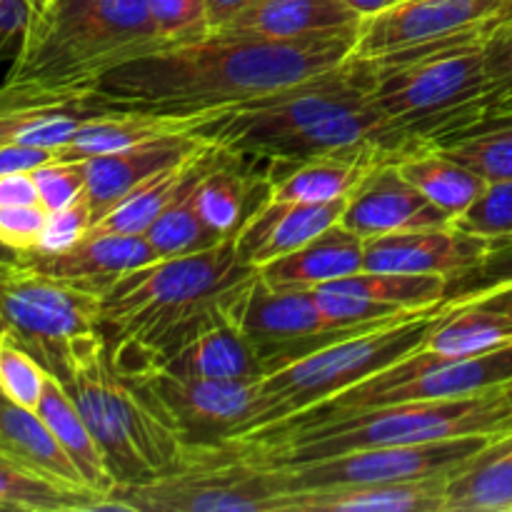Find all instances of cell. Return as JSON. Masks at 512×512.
<instances>
[{"label":"cell","mask_w":512,"mask_h":512,"mask_svg":"<svg viewBox=\"0 0 512 512\" xmlns=\"http://www.w3.org/2000/svg\"><path fill=\"white\" fill-rule=\"evenodd\" d=\"M345 5H348L350 10H353L355 15H360V18H373V15L383 13V10L393 8V5H398L400 0H343Z\"/></svg>","instance_id":"cell-51"},{"label":"cell","mask_w":512,"mask_h":512,"mask_svg":"<svg viewBox=\"0 0 512 512\" xmlns=\"http://www.w3.org/2000/svg\"><path fill=\"white\" fill-rule=\"evenodd\" d=\"M95 88H40L0 83V143L58 153L88 120L113 113Z\"/></svg>","instance_id":"cell-16"},{"label":"cell","mask_w":512,"mask_h":512,"mask_svg":"<svg viewBox=\"0 0 512 512\" xmlns=\"http://www.w3.org/2000/svg\"><path fill=\"white\" fill-rule=\"evenodd\" d=\"M512 10V0H400L365 18L358 30V58H385L400 50L450 43L488 30Z\"/></svg>","instance_id":"cell-14"},{"label":"cell","mask_w":512,"mask_h":512,"mask_svg":"<svg viewBox=\"0 0 512 512\" xmlns=\"http://www.w3.org/2000/svg\"><path fill=\"white\" fill-rule=\"evenodd\" d=\"M200 175L163 210V215L145 230V238L153 245L158 258H180V255L200 253V250H208L213 248V245L228 240L220 238L215 230H210V225L205 223L203 215H200L198 200H195V185H198Z\"/></svg>","instance_id":"cell-39"},{"label":"cell","mask_w":512,"mask_h":512,"mask_svg":"<svg viewBox=\"0 0 512 512\" xmlns=\"http://www.w3.org/2000/svg\"><path fill=\"white\" fill-rule=\"evenodd\" d=\"M488 30L373 60V103L403 155L480 123L490 95L483 55Z\"/></svg>","instance_id":"cell-6"},{"label":"cell","mask_w":512,"mask_h":512,"mask_svg":"<svg viewBox=\"0 0 512 512\" xmlns=\"http://www.w3.org/2000/svg\"><path fill=\"white\" fill-rule=\"evenodd\" d=\"M505 345H512V315L468 300L445 308L420 350L448 358H470L493 353Z\"/></svg>","instance_id":"cell-34"},{"label":"cell","mask_w":512,"mask_h":512,"mask_svg":"<svg viewBox=\"0 0 512 512\" xmlns=\"http://www.w3.org/2000/svg\"><path fill=\"white\" fill-rule=\"evenodd\" d=\"M138 380L188 443H220L248 428L258 408L260 380L183 378L150 368Z\"/></svg>","instance_id":"cell-15"},{"label":"cell","mask_w":512,"mask_h":512,"mask_svg":"<svg viewBox=\"0 0 512 512\" xmlns=\"http://www.w3.org/2000/svg\"><path fill=\"white\" fill-rule=\"evenodd\" d=\"M48 223V210L33 205H0V245L13 253H30L38 248Z\"/></svg>","instance_id":"cell-45"},{"label":"cell","mask_w":512,"mask_h":512,"mask_svg":"<svg viewBox=\"0 0 512 512\" xmlns=\"http://www.w3.org/2000/svg\"><path fill=\"white\" fill-rule=\"evenodd\" d=\"M200 118L143 113V110H113V113L88 120L58 150V158L88 160L95 158V155H108L125 148H135V145L148 143V140L168 138V135H188L193 133Z\"/></svg>","instance_id":"cell-31"},{"label":"cell","mask_w":512,"mask_h":512,"mask_svg":"<svg viewBox=\"0 0 512 512\" xmlns=\"http://www.w3.org/2000/svg\"><path fill=\"white\" fill-rule=\"evenodd\" d=\"M340 225L363 240L408 230L453 225L445 210L425 198L395 163H380L348 198Z\"/></svg>","instance_id":"cell-18"},{"label":"cell","mask_w":512,"mask_h":512,"mask_svg":"<svg viewBox=\"0 0 512 512\" xmlns=\"http://www.w3.org/2000/svg\"><path fill=\"white\" fill-rule=\"evenodd\" d=\"M478 303L512 315V235L488 238V250L475 268L448 280L445 303Z\"/></svg>","instance_id":"cell-38"},{"label":"cell","mask_w":512,"mask_h":512,"mask_svg":"<svg viewBox=\"0 0 512 512\" xmlns=\"http://www.w3.org/2000/svg\"><path fill=\"white\" fill-rule=\"evenodd\" d=\"M255 158L218 150L195 185V200L210 230L233 238L253 210L268 198V175H258Z\"/></svg>","instance_id":"cell-25"},{"label":"cell","mask_w":512,"mask_h":512,"mask_svg":"<svg viewBox=\"0 0 512 512\" xmlns=\"http://www.w3.org/2000/svg\"><path fill=\"white\" fill-rule=\"evenodd\" d=\"M225 320L240 330L250 348L263 363L265 375L285 368L325 345L340 338L360 333L373 325H343L330 323L320 310L310 288H273L255 270L225 303ZM398 320V318H395ZM390 323V320H388Z\"/></svg>","instance_id":"cell-11"},{"label":"cell","mask_w":512,"mask_h":512,"mask_svg":"<svg viewBox=\"0 0 512 512\" xmlns=\"http://www.w3.org/2000/svg\"><path fill=\"white\" fill-rule=\"evenodd\" d=\"M93 223V208H90L88 198L80 195L75 203L65 205L55 213H48V223H45L43 235H40L38 248L30 250V253H63V250L78 245L90 233Z\"/></svg>","instance_id":"cell-44"},{"label":"cell","mask_w":512,"mask_h":512,"mask_svg":"<svg viewBox=\"0 0 512 512\" xmlns=\"http://www.w3.org/2000/svg\"><path fill=\"white\" fill-rule=\"evenodd\" d=\"M203 145V140L188 135H168V138L148 140L135 148L118 150V153L95 155L85 163V198L93 208L95 220L118 205L125 195L133 193L140 183L153 178L160 170L180 163L190 153Z\"/></svg>","instance_id":"cell-23"},{"label":"cell","mask_w":512,"mask_h":512,"mask_svg":"<svg viewBox=\"0 0 512 512\" xmlns=\"http://www.w3.org/2000/svg\"><path fill=\"white\" fill-rule=\"evenodd\" d=\"M512 380V345L470 358L415 350L313 410H360L413 400H453L505 388Z\"/></svg>","instance_id":"cell-12"},{"label":"cell","mask_w":512,"mask_h":512,"mask_svg":"<svg viewBox=\"0 0 512 512\" xmlns=\"http://www.w3.org/2000/svg\"><path fill=\"white\" fill-rule=\"evenodd\" d=\"M495 438H500V435H470V438L440 440V443L363 448L330 455V458L305 460V463L273 465V468L278 473L280 485L288 493H295V490L340 488V485L418 480L430 478V475L453 473L460 465L468 463L473 455L488 448Z\"/></svg>","instance_id":"cell-13"},{"label":"cell","mask_w":512,"mask_h":512,"mask_svg":"<svg viewBox=\"0 0 512 512\" xmlns=\"http://www.w3.org/2000/svg\"><path fill=\"white\" fill-rule=\"evenodd\" d=\"M363 23L343 0H258L220 30L260 35V38L295 40L333 33Z\"/></svg>","instance_id":"cell-28"},{"label":"cell","mask_w":512,"mask_h":512,"mask_svg":"<svg viewBox=\"0 0 512 512\" xmlns=\"http://www.w3.org/2000/svg\"><path fill=\"white\" fill-rule=\"evenodd\" d=\"M0 330H3V325H0Z\"/></svg>","instance_id":"cell-54"},{"label":"cell","mask_w":512,"mask_h":512,"mask_svg":"<svg viewBox=\"0 0 512 512\" xmlns=\"http://www.w3.org/2000/svg\"><path fill=\"white\" fill-rule=\"evenodd\" d=\"M253 3H258V0H205V5H208L210 28H225V25L233 23V20L238 18L243 10H248Z\"/></svg>","instance_id":"cell-49"},{"label":"cell","mask_w":512,"mask_h":512,"mask_svg":"<svg viewBox=\"0 0 512 512\" xmlns=\"http://www.w3.org/2000/svg\"><path fill=\"white\" fill-rule=\"evenodd\" d=\"M48 378V370L8 330H0V395L20 408L38 410Z\"/></svg>","instance_id":"cell-40"},{"label":"cell","mask_w":512,"mask_h":512,"mask_svg":"<svg viewBox=\"0 0 512 512\" xmlns=\"http://www.w3.org/2000/svg\"><path fill=\"white\" fill-rule=\"evenodd\" d=\"M348 200L338 203H285L265 200L233 235L240 258L253 268L293 253L315 235L340 223Z\"/></svg>","instance_id":"cell-22"},{"label":"cell","mask_w":512,"mask_h":512,"mask_svg":"<svg viewBox=\"0 0 512 512\" xmlns=\"http://www.w3.org/2000/svg\"><path fill=\"white\" fill-rule=\"evenodd\" d=\"M485 70L490 78V95L512 83V10L490 25L483 43ZM488 95V98H490ZM485 98V100H488Z\"/></svg>","instance_id":"cell-46"},{"label":"cell","mask_w":512,"mask_h":512,"mask_svg":"<svg viewBox=\"0 0 512 512\" xmlns=\"http://www.w3.org/2000/svg\"><path fill=\"white\" fill-rule=\"evenodd\" d=\"M218 148L203 140L195 153L183 158L180 163L160 170L153 178L140 183L130 195H125L118 205L100 215L93 223L90 233L98 235H145V230L163 215V210L198 178L208 165L213 163Z\"/></svg>","instance_id":"cell-27"},{"label":"cell","mask_w":512,"mask_h":512,"mask_svg":"<svg viewBox=\"0 0 512 512\" xmlns=\"http://www.w3.org/2000/svg\"><path fill=\"white\" fill-rule=\"evenodd\" d=\"M155 368H163L183 378H215V380H260L265 368L248 340L233 323L223 320L213 328L193 335L173 355Z\"/></svg>","instance_id":"cell-30"},{"label":"cell","mask_w":512,"mask_h":512,"mask_svg":"<svg viewBox=\"0 0 512 512\" xmlns=\"http://www.w3.org/2000/svg\"><path fill=\"white\" fill-rule=\"evenodd\" d=\"M65 388L103 448L118 485L160 478L185 455V435L148 390L118 368L108 340L93 358L75 368Z\"/></svg>","instance_id":"cell-7"},{"label":"cell","mask_w":512,"mask_h":512,"mask_svg":"<svg viewBox=\"0 0 512 512\" xmlns=\"http://www.w3.org/2000/svg\"><path fill=\"white\" fill-rule=\"evenodd\" d=\"M163 48L148 0H45L3 80L95 88L110 70Z\"/></svg>","instance_id":"cell-5"},{"label":"cell","mask_w":512,"mask_h":512,"mask_svg":"<svg viewBox=\"0 0 512 512\" xmlns=\"http://www.w3.org/2000/svg\"><path fill=\"white\" fill-rule=\"evenodd\" d=\"M488 250V238L458 225L408 230L365 240V270L418 273L455 278L475 268Z\"/></svg>","instance_id":"cell-20"},{"label":"cell","mask_w":512,"mask_h":512,"mask_svg":"<svg viewBox=\"0 0 512 512\" xmlns=\"http://www.w3.org/2000/svg\"><path fill=\"white\" fill-rule=\"evenodd\" d=\"M20 263L55 280L103 298L115 283L133 270L155 263L158 253L145 235L88 233L78 245L63 253H15Z\"/></svg>","instance_id":"cell-19"},{"label":"cell","mask_w":512,"mask_h":512,"mask_svg":"<svg viewBox=\"0 0 512 512\" xmlns=\"http://www.w3.org/2000/svg\"><path fill=\"white\" fill-rule=\"evenodd\" d=\"M460 230L483 238L512 235V180L488 183L480 198L453 220Z\"/></svg>","instance_id":"cell-42"},{"label":"cell","mask_w":512,"mask_h":512,"mask_svg":"<svg viewBox=\"0 0 512 512\" xmlns=\"http://www.w3.org/2000/svg\"><path fill=\"white\" fill-rule=\"evenodd\" d=\"M0 450L43 478L75 490H90L78 465L65 453L38 410L20 408L5 395H0Z\"/></svg>","instance_id":"cell-29"},{"label":"cell","mask_w":512,"mask_h":512,"mask_svg":"<svg viewBox=\"0 0 512 512\" xmlns=\"http://www.w3.org/2000/svg\"><path fill=\"white\" fill-rule=\"evenodd\" d=\"M445 308L448 305L443 303L390 323L373 325L268 373L260 378L258 408L253 420L235 438H245L295 415L308 413L398 360L408 358L410 353L423 348L425 338Z\"/></svg>","instance_id":"cell-8"},{"label":"cell","mask_w":512,"mask_h":512,"mask_svg":"<svg viewBox=\"0 0 512 512\" xmlns=\"http://www.w3.org/2000/svg\"><path fill=\"white\" fill-rule=\"evenodd\" d=\"M373 90L375 63L353 55L303 83L203 115L193 135L225 153L270 163L363 145H380L398 160L403 150Z\"/></svg>","instance_id":"cell-2"},{"label":"cell","mask_w":512,"mask_h":512,"mask_svg":"<svg viewBox=\"0 0 512 512\" xmlns=\"http://www.w3.org/2000/svg\"><path fill=\"white\" fill-rule=\"evenodd\" d=\"M288 490L273 465L243 438L188 443L170 473L115 485L103 510L125 512H285Z\"/></svg>","instance_id":"cell-9"},{"label":"cell","mask_w":512,"mask_h":512,"mask_svg":"<svg viewBox=\"0 0 512 512\" xmlns=\"http://www.w3.org/2000/svg\"><path fill=\"white\" fill-rule=\"evenodd\" d=\"M395 163L380 145L333 150L303 160H273L268 168V198L285 203H338L348 200L360 180L380 163Z\"/></svg>","instance_id":"cell-21"},{"label":"cell","mask_w":512,"mask_h":512,"mask_svg":"<svg viewBox=\"0 0 512 512\" xmlns=\"http://www.w3.org/2000/svg\"><path fill=\"white\" fill-rule=\"evenodd\" d=\"M505 395H508V400H510V403H512V380H510V383L508 385H505Z\"/></svg>","instance_id":"cell-52"},{"label":"cell","mask_w":512,"mask_h":512,"mask_svg":"<svg viewBox=\"0 0 512 512\" xmlns=\"http://www.w3.org/2000/svg\"><path fill=\"white\" fill-rule=\"evenodd\" d=\"M0 325L63 385L105 343L98 295L18 258L0 260Z\"/></svg>","instance_id":"cell-10"},{"label":"cell","mask_w":512,"mask_h":512,"mask_svg":"<svg viewBox=\"0 0 512 512\" xmlns=\"http://www.w3.org/2000/svg\"><path fill=\"white\" fill-rule=\"evenodd\" d=\"M512 430L503 388L453 400H413L360 410H308L245 435L270 465H293L363 448L423 445Z\"/></svg>","instance_id":"cell-4"},{"label":"cell","mask_w":512,"mask_h":512,"mask_svg":"<svg viewBox=\"0 0 512 512\" xmlns=\"http://www.w3.org/2000/svg\"><path fill=\"white\" fill-rule=\"evenodd\" d=\"M448 278L418 273H378L360 270L335 283L313 288L320 310L330 323L355 328V325L388 323L420 310L445 303Z\"/></svg>","instance_id":"cell-17"},{"label":"cell","mask_w":512,"mask_h":512,"mask_svg":"<svg viewBox=\"0 0 512 512\" xmlns=\"http://www.w3.org/2000/svg\"><path fill=\"white\" fill-rule=\"evenodd\" d=\"M453 473L395 483L295 490L288 493L285 512H443L445 485Z\"/></svg>","instance_id":"cell-24"},{"label":"cell","mask_w":512,"mask_h":512,"mask_svg":"<svg viewBox=\"0 0 512 512\" xmlns=\"http://www.w3.org/2000/svg\"><path fill=\"white\" fill-rule=\"evenodd\" d=\"M395 165L425 198L433 200L453 220L463 215L488 185L478 173L440 153L435 145L410 150L395 160Z\"/></svg>","instance_id":"cell-35"},{"label":"cell","mask_w":512,"mask_h":512,"mask_svg":"<svg viewBox=\"0 0 512 512\" xmlns=\"http://www.w3.org/2000/svg\"><path fill=\"white\" fill-rule=\"evenodd\" d=\"M435 148L478 173L485 183L512 180V115L483 120L440 140Z\"/></svg>","instance_id":"cell-37"},{"label":"cell","mask_w":512,"mask_h":512,"mask_svg":"<svg viewBox=\"0 0 512 512\" xmlns=\"http://www.w3.org/2000/svg\"><path fill=\"white\" fill-rule=\"evenodd\" d=\"M255 270L228 238L125 275L100 298L103 333L118 368L140 378L193 335L223 323L230 293Z\"/></svg>","instance_id":"cell-3"},{"label":"cell","mask_w":512,"mask_h":512,"mask_svg":"<svg viewBox=\"0 0 512 512\" xmlns=\"http://www.w3.org/2000/svg\"><path fill=\"white\" fill-rule=\"evenodd\" d=\"M360 270H365V240L338 223L293 253L260 265L258 275L273 288L313 290Z\"/></svg>","instance_id":"cell-26"},{"label":"cell","mask_w":512,"mask_h":512,"mask_svg":"<svg viewBox=\"0 0 512 512\" xmlns=\"http://www.w3.org/2000/svg\"><path fill=\"white\" fill-rule=\"evenodd\" d=\"M45 3V0H40V5H43Z\"/></svg>","instance_id":"cell-53"},{"label":"cell","mask_w":512,"mask_h":512,"mask_svg":"<svg viewBox=\"0 0 512 512\" xmlns=\"http://www.w3.org/2000/svg\"><path fill=\"white\" fill-rule=\"evenodd\" d=\"M58 158L55 150L35 148V145H10L0 143V175L5 173H30L48 160Z\"/></svg>","instance_id":"cell-47"},{"label":"cell","mask_w":512,"mask_h":512,"mask_svg":"<svg viewBox=\"0 0 512 512\" xmlns=\"http://www.w3.org/2000/svg\"><path fill=\"white\" fill-rule=\"evenodd\" d=\"M38 415L45 420V425L53 430V435L60 440L65 453L73 458V463L78 465L85 485H88L95 495H100L105 503L110 490L118 483H115L113 473H110L103 448L98 445L95 435L90 433L83 413H80L78 405H75L73 395H70L68 388H65L58 378H53V375H50L48 383H45V393L43 398H40Z\"/></svg>","instance_id":"cell-33"},{"label":"cell","mask_w":512,"mask_h":512,"mask_svg":"<svg viewBox=\"0 0 512 512\" xmlns=\"http://www.w3.org/2000/svg\"><path fill=\"white\" fill-rule=\"evenodd\" d=\"M155 30L168 48L203 38L210 30L205 0H148Z\"/></svg>","instance_id":"cell-41"},{"label":"cell","mask_w":512,"mask_h":512,"mask_svg":"<svg viewBox=\"0 0 512 512\" xmlns=\"http://www.w3.org/2000/svg\"><path fill=\"white\" fill-rule=\"evenodd\" d=\"M512 510V430L460 465L445 485L443 512Z\"/></svg>","instance_id":"cell-32"},{"label":"cell","mask_w":512,"mask_h":512,"mask_svg":"<svg viewBox=\"0 0 512 512\" xmlns=\"http://www.w3.org/2000/svg\"><path fill=\"white\" fill-rule=\"evenodd\" d=\"M503 115H512V83L505 85V88L495 90V93L485 100L480 123L488 118H503Z\"/></svg>","instance_id":"cell-50"},{"label":"cell","mask_w":512,"mask_h":512,"mask_svg":"<svg viewBox=\"0 0 512 512\" xmlns=\"http://www.w3.org/2000/svg\"><path fill=\"white\" fill-rule=\"evenodd\" d=\"M40 203L38 185L30 173H5L0 175V205H33Z\"/></svg>","instance_id":"cell-48"},{"label":"cell","mask_w":512,"mask_h":512,"mask_svg":"<svg viewBox=\"0 0 512 512\" xmlns=\"http://www.w3.org/2000/svg\"><path fill=\"white\" fill-rule=\"evenodd\" d=\"M103 498L43 478L0 450V510L20 512H100Z\"/></svg>","instance_id":"cell-36"},{"label":"cell","mask_w":512,"mask_h":512,"mask_svg":"<svg viewBox=\"0 0 512 512\" xmlns=\"http://www.w3.org/2000/svg\"><path fill=\"white\" fill-rule=\"evenodd\" d=\"M358 30L275 40L238 30H210L193 43L173 45L110 70L95 90L118 110L200 115L290 88L355 55Z\"/></svg>","instance_id":"cell-1"},{"label":"cell","mask_w":512,"mask_h":512,"mask_svg":"<svg viewBox=\"0 0 512 512\" xmlns=\"http://www.w3.org/2000/svg\"><path fill=\"white\" fill-rule=\"evenodd\" d=\"M38 185V198L48 213L75 203L85 193V163L83 160L53 158L33 170Z\"/></svg>","instance_id":"cell-43"}]
</instances>
